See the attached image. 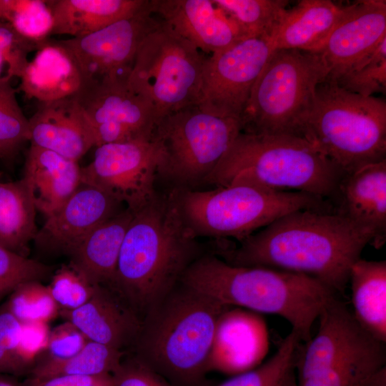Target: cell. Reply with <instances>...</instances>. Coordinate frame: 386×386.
<instances>
[{"label":"cell","instance_id":"39","mask_svg":"<svg viewBox=\"0 0 386 386\" xmlns=\"http://www.w3.org/2000/svg\"><path fill=\"white\" fill-rule=\"evenodd\" d=\"M95 286L69 263L54 272L48 287L60 311L73 310L84 305Z\"/></svg>","mask_w":386,"mask_h":386},{"label":"cell","instance_id":"41","mask_svg":"<svg viewBox=\"0 0 386 386\" xmlns=\"http://www.w3.org/2000/svg\"><path fill=\"white\" fill-rule=\"evenodd\" d=\"M88 341L73 324L66 321L51 330L47 347L36 364L44 360L61 361L70 358L81 351Z\"/></svg>","mask_w":386,"mask_h":386},{"label":"cell","instance_id":"35","mask_svg":"<svg viewBox=\"0 0 386 386\" xmlns=\"http://www.w3.org/2000/svg\"><path fill=\"white\" fill-rule=\"evenodd\" d=\"M11 313L21 323H49L59 314V308L48 286L30 281L18 286L5 302Z\"/></svg>","mask_w":386,"mask_h":386},{"label":"cell","instance_id":"44","mask_svg":"<svg viewBox=\"0 0 386 386\" xmlns=\"http://www.w3.org/2000/svg\"><path fill=\"white\" fill-rule=\"evenodd\" d=\"M100 376V375H99ZM96 377L79 375H55L44 377H31L26 386H88L93 382Z\"/></svg>","mask_w":386,"mask_h":386},{"label":"cell","instance_id":"32","mask_svg":"<svg viewBox=\"0 0 386 386\" xmlns=\"http://www.w3.org/2000/svg\"><path fill=\"white\" fill-rule=\"evenodd\" d=\"M301 342L298 333L292 330L266 362L233 375L214 386H279L289 371L295 367Z\"/></svg>","mask_w":386,"mask_h":386},{"label":"cell","instance_id":"48","mask_svg":"<svg viewBox=\"0 0 386 386\" xmlns=\"http://www.w3.org/2000/svg\"><path fill=\"white\" fill-rule=\"evenodd\" d=\"M0 374V386H21L13 379Z\"/></svg>","mask_w":386,"mask_h":386},{"label":"cell","instance_id":"47","mask_svg":"<svg viewBox=\"0 0 386 386\" xmlns=\"http://www.w3.org/2000/svg\"><path fill=\"white\" fill-rule=\"evenodd\" d=\"M279 386H297L295 367L289 371Z\"/></svg>","mask_w":386,"mask_h":386},{"label":"cell","instance_id":"36","mask_svg":"<svg viewBox=\"0 0 386 386\" xmlns=\"http://www.w3.org/2000/svg\"><path fill=\"white\" fill-rule=\"evenodd\" d=\"M10 79H0V147L13 157L28 141L29 119L16 98Z\"/></svg>","mask_w":386,"mask_h":386},{"label":"cell","instance_id":"10","mask_svg":"<svg viewBox=\"0 0 386 386\" xmlns=\"http://www.w3.org/2000/svg\"><path fill=\"white\" fill-rule=\"evenodd\" d=\"M242 129L239 119L198 104L164 117L152 137L162 154L157 178L170 184L171 189L202 185Z\"/></svg>","mask_w":386,"mask_h":386},{"label":"cell","instance_id":"12","mask_svg":"<svg viewBox=\"0 0 386 386\" xmlns=\"http://www.w3.org/2000/svg\"><path fill=\"white\" fill-rule=\"evenodd\" d=\"M161 159L153 139L104 144L81 167V183L101 189L135 214L158 193L154 184Z\"/></svg>","mask_w":386,"mask_h":386},{"label":"cell","instance_id":"29","mask_svg":"<svg viewBox=\"0 0 386 386\" xmlns=\"http://www.w3.org/2000/svg\"><path fill=\"white\" fill-rule=\"evenodd\" d=\"M36 210L22 179L0 182V246L26 257L38 231Z\"/></svg>","mask_w":386,"mask_h":386},{"label":"cell","instance_id":"25","mask_svg":"<svg viewBox=\"0 0 386 386\" xmlns=\"http://www.w3.org/2000/svg\"><path fill=\"white\" fill-rule=\"evenodd\" d=\"M350 4L342 6L330 0L300 1L292 9H287L271 35L274 50L317 53L345 16Z\"/></svg>","mask_w":386,"mask_h":386},{"label":"cell","instance_id":"4","mask_svg":"<svg viewBox=\"0 0 386 386\" xmlns=\"http://www.w3.org/2000/svg\"><path fill=\"white\" fill-rule=\"evenodd\" d=\"M230 307L179 282L142 320L133 354L174 386H199L218 320Z\"/></svg>","mask_w":386,"mask_h":386},{"label":"cell","instance_id":"20","mask_svg":"<svg viewBox=\"0 0 386 386\" xmlns=\"http://www.w3.org/2000/svg\"><path fill=\"white\" fill-rule=\"evenodd\" d=\"M59 315L89 341L125 351L132 348L142 320L111 288L96 285L91 298L73 310Z\"/></svg>","mask_w":386,"mask_h":386},{"label":"cell","instance_id":"17","mask_svg":"<svg viewBox=\"0 0 386 386\" xmlns=\"http://www.w3.org/2000/svg\"><path fill=\"white\" fill-rule=\"evenodd\" d=\"M386 39V1H358L333 29L321 49L327 76L334 80L370 54Z\"/></svg>","mask_w":386,"mask_h":386},{"label":"cell","instance_id":"24","mask_svg":"<svg viewBox=\"0 0 386 386\" xmlns=\"http://www.w3.org/2000/svg\"><path fill=\"white\" fill-rule=\"evenodd\" d=\"M21 179L36 209L47 218L60 209L80 185L81 167L76 161L30 145Z\"/></svg>","mask_w":386,"mask_h":386},{"label":"cell","instance_id":"1","mask_svg":"<svg viewBox=\"0 0 386 386\" xmlns=\"http://www.w3.org/2000/svg\"><path fill=\"white\" fill-rule=\"evenodd\" d=\"M372 242L370 232L336 212L299 210L250 234L238 247L213 253L232 265L305 274L343 293L352 266Z\"/></svg>","mask_w":386,"mask_h":386},{"label":"cell","instance_id":"40","mask_svg":"<svg viewBox=\"0 0 386 386\" xmlns=\"http://www.w3.org/2000/svg\"><path fill=\"white\" fill-rule=\"evenodd\" d=\"M51 330L46 322L22 323L14 357V375L31 371L46 350Z\"/></svg>","mask_w":386,"mask_h":386},{"label":"cell","instance_id":"34","mask_svg":"<svg viewBox=\"0 0 386 386\" xmlns=\"http://www.w3.org/2000/svg\"><path fill=\"white\" fill-rule=\"evenodd\" d=\"M349 91L371 96L386 90V39L370 54L334 80Z\"/></svg>","mask_w":386,"mask_h":386},{"label":"cell","instance_id":"43","mask_svg":"<svg viewBox=\"0 0 386 386\" xmlns=\"http://www.w3.org/2000/svg\"><path fill=\"white\" fill-rule=\"evenodd\" d=\"M22 323L0 304V374L14 375V352L19 341Z\"/></svg>","mask_w":386,"mask_h":386},{"label":"cell","instance_id":"14","mask_svg":"<svg viewBox=\"0 0 386 386\" xmlns=\"http://www.w3.org/2000/svg\"><path fill=\"white\" fill-rule=\"evenodd\" d=\"M160 21L154 16L149 0L131 16L90 34L59 41L75 61L83 85L106 78L129 77L142 42Z\"/></svg>","mask_w":386,"mask_h":386},{"label":"cell","instance_id":"27","mask_svg":"<svg viewBox=\"0 0 386 386\" xmlns=\"http://www.w3.org/2000/svg\"><path fill=\"white\" fill-rule=\"evenodd\" d=\"M149 0H49L52 26L49 36L81 37L131 16Z\"/></svg>","mask_w":386,"mask_h":386},{"label":"cell","instance_id":"33","mask_svg":"<svg viewBox=\"0 0 386 386\" xmlns=\"http://www.w3.org/2000/svg\"><path fill=\"white\" fill-rule=\"evenodd\" d=\"M0 22L32 40L50 38L52 16L49 1L0 0Z\"/></svg>","mask_w":386,"mask_h":386},{"label":"cell","instance_id":"18","mask_svg":"<svg viewBox=\"0 0 386 386\" xmlns=\"http://www.w3.org/2000/svg\"><path fill=\"white\" fill-rule=\"evenodd\" d=\"M269 334L260 314L231 307L219 317L207 370L235 375L262 364L269 350Z\"/></svg>","mask_w":386,"mask_h":386},{"label":"cell","instance_id":"28","mask_svg":"<svg viewBox=\"0 0 386 386\" xmlns=\"http://www.w3.org/2000/svg\"><path fill=\"white\" fill-rule=\"evenodd\" d=\"M352 315L377 340L386 342V261L359 259L351 267Z\"/></svg>","mask_w":386,"mask_h":386},{"label":"cell","instance_id":"2","mask_svg":"<svg viewBox=\"0 0 386 386\" xmlns=\"http://www.w3.org/2000/svg\"><path fill=\"white\" fill-rule=\"evenodd\" d=\"M171 190L134 214L125 234L111 289L141 318L180 282L203 254Z\"/></svg>","mask_w":386,"mask_h":386},{"label":"cell","instance_id":"7","mask_svg":"<svg viewBox=\"0 0 386 386\" xmlns=\"http://www.w3.org/2000/svg\"><path fill=\"white\" fill-rule=\"evenodd\" d=\"M170 190L184 224L196 238L232 237L240 242L293 212H334L330 209L332 206L327 199L302 192L244 184L204 191Z\"/></svg>","mask_w":386,"mask_h":386},{"label":"cell","instance_id":"3","mask_svg":"<svg viewBox=\"0 0 386 386\" xmlns=\"http://www.w3.org/2000/svg\"><path fill=\"white\" fill-rule=\"evenodd\" d=\"M179 282L223 305L282 317L304 342L312 337V325L323 305L336 294L313 277L232 265L214 253L196 259Z\"/></svg>","mask_w":386,"mask_h":386},{"label":"cell","instance_id":"26","mask_svg":"<svg viewBox=\"0 0 386 386\" xmlns=\"http://www.w3.org/2000/svg\"><path fill=\"white\" fill-rule=\"evenodd\" d=\"M134 215L124 208L93 229L70 254L69 264L93 285L111 287L122 244Z\"/></svg>","mask_w":386,"mask_h":386},{"label":"cell","instance_id":"21","mask_svg":"<svg viewBox=\"0 0 386 386\" xmlns=\"http://www.w3.org/2000/svg\"><path fill=\"white\" fill-rule=\"evenodd\" d=\"M28 141L76 162L94 147L91 127L74 96L38 103L29 119Z\"/></svg>","mask_w":386,"mask_h":386},{"label":"cell","instance_id":"13","mask_svg":"<svg viewBox=\"0 0 386 386\" xmlns=\"http://www.w3.org/2000/svg\"><path fill=\"white\" fill-rule=\"evenodd\" d=\"M274 49L269 36L242 39L205 59L198 105L240 119L252 87Z\"/></svg>","mask_w":386,"mask_h":386},{"label":"cell","instance_id":"22","mask_svg":"<svg viewBox=\"0 0 386 386\" xmlns=\"http://www.w3.org/2000/svg\"><path fill=\"white\" fill-rule=\"evenodd\" d=\"M335 212L372 236L378 249L386 239V159L344 175Z\"/></svg>","mask_w":386,"mask_h":386},{"label":"cell","instance_id":"15","mask_svg":"<svg viewBox=\"0 0 386 386\" xmlns=\"http://www.w3.org/2000/svg\"><path fill=\"white\" fill-rule=\"evenodd\" d=\"M91 129L105 124L139 140H151L158 120L150 102L129 84L128 77L107 78L84 85L74 96Z\"/></svg>","mask_w":386,"mask_h":386},{"label":"cell","instance_id":"31","mask_svg":"<svg viewBox=\"0 0 386 386\" xmlns=\"http://www.w3.org/2000/svg\"><path fill=\"white\" fill-rule=\"evenodd\" d=\"M237 26L244 37L269 36L284 17L285 0H212Z\"/></svg>","mask_w":386,"mask_h":386},{"label":"cell","instance_id":"30","mask_svg":"<svg viewBox=\"0 0 386 386\" xmlns=\"http://www.w3.org/2000/svg\"><path fill=\"white\" fill-rule=\"evenodd\" d=\"M125 354V351L89 340L73 357L61 361L39 362L30 372L31 377H36L62 375L96 377L112 374Z\"/></svg>","mask_w":386,"mask_h":386},{"label":"cell","instance_id":"16","mask_svg":"<svg viewBox=\"0 0 386 386\" xmlns=\"http://www.w3.org/2000/svg\"><path fill=\"white\" fill-rule=\"evenodd\" d=\"M123 206L101 189L81 183L64 204L46 218L37 231L35 244L45 252L69 256L93 229L124 209Z\"/></svg>","mask_w":386,"mask_h":386},{"label":"cell","instance_id":"49","mask_svg":"<svg viewBox=\"0 0 386 386\" xmlns=\"http://www.w3.org/2000/svg\"><path fill=\"white\" fill-rule=\"evenodd\" d=\"M0 158L1 159H9V155L0 147Z\"/></svg>","mask_w":386,"mask_h":386},{"label":"cell","instance_id":"9","mask_svg":"<svg viewBox=\"0 0 386 386\" xmlns=\"http://www.w3.org/2000/svg\"><path fill=\"white\" fill-rule=\"evenodd\" d=\"M327 76L320 56L274 50L254 83L241 114L242 132L300 136L317 86Z\"/></svg>","mask_w":386,"mask_h":386},{"label":"cell","instance_id":"42","mask_svg":"<svg viewBox=\"0 0 386 386\" xmlns=\"http://www.w3.org/2000/svg\"><path fill=\"white\" fill-rule=\"evenodd\" d=\"M114 386H174L134 355L112 373Z\"/></svg>","mask_w":386,"mask_h":386},{"label":"cell","instance_id":"11","mask_svg":"<svg viewBox=\"0 0 386 386\" xmlns=\"http://www.w3.org/2000/svg\"><path fill=\"white\" fill-rule=\"evenodd\" d=\"M205 59L192 43L161 20L142 42L128 81L150 102L159 122L198 104Z\"/></svg>","mask_w":386,"mask_h":386},{"label":"cell","instance_id":"45","mask_svg":"<svg viewBox=\"0 0 386 386\" xmlns=\"http://www.w3.org/2000/svg\"><path fill=\"white\" fill-rule=\"evenodd\" d=\"M360 386H386V367L375 372Z\"/></svg>","mask_w":386,"mask_h":386},{"label":"cell","instance_id":"46","mask_svg":"<svg viewBox=\"0 0 386 386\" xmlns=\"http://www.w3.org/2000/svg\"><path fill=\"white\" fill-rule=\"evenodd\" d=\"M88 386H114L112 374H105L98 376L95 380Z\"/></svg>","mask_w":386,"mask_h":386},{"label":"cell","instance_id":"6","mask_svg":"<svg viewBox=\"0 0 386 386\" xmlns=\"http://www.w3.org/2000/svg\"><path fill=\"white\" fill-rule=\"evenodd\" d=\"M300 136L344 174L386 159V102L324 80Z\"/></svg>","mask_w":386,"mask_h":386},{"label":"cell","instance_id":"19","mask_svg":"<svg viewBox=\"0 0 386 386\" xmlns=\"http://www.w3.org/2000/svg\"><path fill=\"white\" fill-rule=\"evenodd\" d=\"M154 14L199 51L213 54L244 36L212 0H150Z\"/></svg>","mask_w":386,"mask_h":386},{"label":"cell","instance_id":"38","mask_svg":"<svg viewBox=\"0 0 386 386\" xmlns=\"http://www.w3.org/2000/svg\"><path fill=\"white\" fill-rule=\"evenodd\" d=\"M42 41L28 39L7 23L0 22V79L19 78L30 54Z\"/></svg>","mask_w":386,"mask_h":386},{"label":"cell","instance_id":"23","mask_svg":"<svg viewBox=\"0 0 386 386\" xmlns=\"http://www.w3.org/2000/svg\"><path fill=\"white\" fill-rule=\"evenodd\" d=\"M19 79V89L38 103L74 96L83 86L82 76L71 55L59 40L51 38L40 43Z\"/></svg>","mask_w":386,"mask_h":386},{"label":"cell","instance_id":"5","mask_svg":"<svg viewBox=\"0 0 386 386\" xmlns=\"http://www.w3.org/2000/svg\"><path fill=\"white\" fill-rule=\"evenodd\" d=\"M343 177L303 137L240 132L203 184L251 185L302 192L328 200L337 199Z\"/></svg>","mask_w":386,"mask_h":386},{"label":"cell","instance_id":"37","mask_svg":"<svg viewBox=\"0 0 386 386\" xmlns=\"http://www.w3.org/2000/svg\"><path fill=\"white\" fill-rule=\"evenodd\" d=\"M53 267L0 246V302L20 284L47 278Z\"/></svg>","mask_w":386,"mask_h":386},{"label":"cell","instance_id":"8","mask_svg":"<svg viewBox=\"0 0 386 386\" xmlns=\"http://www.w3.org/2000/svg\"><path fill=\"white\" fill-rule=\"evenodd\" d=\"M317 320V334L299 347L297 386H360L385 367V342L362 328L335 295Z\"/></svg>","mask_w":386,"mask_h":386}]
</instances>
